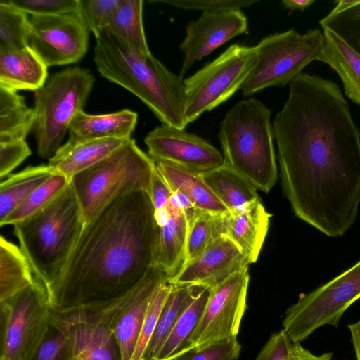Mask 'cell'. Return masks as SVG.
Listing matches in <instances>:
<instances>
[{"instance_id":"52a82bcc","label":"cell","mask_w":360,"mask_h":360,"mask_svg":"<svg viewBox=\"0 0 360 360\" xmlns=\"http://www.w3.org/2000/svg\"><path fill=\"white\" fill-rule=\"evenodd\" d=\"M323 32L311 29L300 34L294 29L270 34L255 46L257 58L241 89L250 96L266 88L283 86L316 61L323 46Z\"/></svg>"},{"instance_id":"8992f818","label":"cell","mask_w":360,"mask_h":360,"mask_svg":"<svg viewBox=\"0 0 360 360\" xmlns=\"http://www.w3.org/2000/svg\"><path fill=\"white\" fill-rule=\"evenodd\" d=\"M94 82L89 70L70 67L53 74L35 92L32 131L39 156L50 158L61 146L73 118L83 110Z\"/></svg>"},{"instance_id":"bcb514c9","label":"cell","mask_w":360,"mask_h":360,"mask_svg":"<svg viewBox=\"0 0 360 360\" xmlns=\"http://www.w3.org/2000/svg\"><path fill=\"white\" fill-rule=\"evenodd\" d=\"M314 2V0H283L281 4L287 9L303 11Z\"/></svg>"},{"instance_id":"d590c367","label":"cell","mask_w":360,"mask_h":360,"mask_svg":"<svg viewBox=\"0 0 360 360\" xmlns=\"http://www.w3.org/2000/svg\"><path fill=\"white\" fill-rule=\"evenodd\" d=\"M32 360H72L65 325L51 307L47 333Z\"/></svg>"},{"instance_id":"5b68a950","label":"cell","mask_w":360,"mask_h":360,"mask_svg":"<svg viewBox=\"0 0 360 360\" xmlns=\"http://www.w3.org/2000/svg\"><path fill=\"white\" fill-rule=\"evenodd\" d=\"M156 165L131 138L103 159L70 178L85 224L115 199L137 191L150 193Z\"/></svg>"},{"instance_id":"3957f363","label":"cell","mask_w":360,"mask_h":360,"mask_svg":"<svg viewBox=\"0 0 360 360\" xmlns=\"http://www.w3.org/2000/svg\"><path fill=\"white\" fill-rule=\"evenodd\" d=\"M84 225L70 181L44 207L13 225L34 276L47 290L60 276Z\"/></svg>"},{"instance_id":"44dd1931","label":"cell","mask_w":360,"mask_h":360,"mask_svg":"<svg viewBox=\"0 0 360 360\" xmlns=\"http://www.w3.org/2000/svg\"><path fill=\"white\" fill-rule=\"evenodd\" d=\"M47 68L29 47L0 51V86L36 92L48 79Z\"/></svg>"},{"instance_id":"8fae6325","label":"cell","mask_w":360,"mask_h":360,"mask_svg":"<svg viewBox=\"0 0 360 360\" xmlns=\"http://www.w3.org/2000/svg\"><path fill=\"white\" fill-rule=\"evenodd\" d=\"M136 288L122 299L103 306L61 310L51 307L65 325L72 360H122L113 326Z\"/></svg>"},{"instance_id":"4316f807","label":"cell","mask_w":360,"mask_h":360,"mask_svg":"<svg viewBox=\"0 0 360 360\" xmlns=\"http://www.w3.org/2000/svg\"><path fill=\"white\" fill-rule=\"evenodd\" d=\"M30 264L20 249L0 238V302L14 296L34 281Z\"/></svg>"},{"instance_id":"d4e9b609","label":"cell","mask_w":360,"mask_h":360,"mask_svg":"<svg viewBox=\"0 0 360 360\" xmlns=\"http://www.w3.org/2000/svg\"><path fill=\"white\" fill-rule=\"evenodd\" d=\"M210 293V288H199L153 360H174L188 351L191 340L202 318Z\"/></svg>"},{"instance_id":"277c9868","label":"cell","mask_w":360,"mask_h":360,"mask_svg":"<svg viewBox=\"0 0 360 360\" xmlns=\"http://www.w3.org/2000/svg\"><path fill=\"white\" fill-rule=\"evenodd\" d=\"M271 114L255 98L240 101L226 112L218 133L224 164L264 193L278 178Z\"/></svg>"},{"instance_id":"e575fe53","label":"cell","mask_w":360,"mask_h":360,"mask_svg":"<svg viewBox=\"0 0 360 360\" xmlns=\"http://www.w3.org/2000/svg\"><path fill=\"white\" fill-rule=\"evenodd\" d=\"M219 237L218 215L198 210L188 224L185 264L200 255Z\"/></svg>"},{"instance_id":"d6a6232c","label":"cell","mask_w":360,"mask_h":360,"mask_svg":"<svg viewBox=\"0 0 360 360\" xmlns=\"http://www.w3.org/2000/svg\"><path fill=\"white\" fill-rule=\"evenodd\" d=\"M29 15L11 1H0V51L28 47Z\"/></svg>"},{"instance_id":"e0dca14e","label":"cell","mask_w":360,"mask_h":360,"mask_svg":"<svg viewBox=\"0 0 360 360\" xmlns=\"http://www.w3.org/2000/svg\"><path fill=\"white\" fill-rule=\"evenodd\" d=\"M155 264L160 266L170 279L185 264L188 231V219L174 193L167 207L155 210Z\"/></svg>"},{"instance_id":"83f0119b","label":"cell","mask_w":360,"mask_h":360,"mask_svg":"<svg viewBox=\"0 0 360 360\" xmlns=\"http://www.w3.org/2000/svg\"><path fill=\"white\" fill-rule=\"evenodd\" d=\"M54 172L49 165L30 166L2 181L0 185V222Z\"/></svg>"},{"instance_id":"f35d334b","label":"cell","mask_w":360,"mask_h":360,"mask_svg":"<svg viewBox=\"0 0 360 360\" xmlns=\"http://www.w3.org/2000/svg\"><path fill=\"white\" fill-rule=\"evenodd\" d=\"M240 351L241 345L236 337H231L193 348L174 360H237Z\"/></svg>"},{"instance_id":"4fadbf2b","label":"cell","mask_w":360,"mask_h":360,"mask_svg":"<svg viewBox=\"0 0 360 360\" xmlns=\"http://www.w3.org/2000/svg\"><path fill=\"white\" fill-rule=\"evenodd\" d=\"M28 47L47 67L77 63L86 54L89 31L79 13L29 15Z\"/></svg>"},{"instance_id":"484cf974","label":"cell","mask_w":360,"mask_h":360,"mask_svg":"<svg viewBox=\"0 0 360 360\" xmlns=\"http://www.w3.org/2000/svg\"><path fill=\"white\" fill-rule=\"evenodd\" d=\"M200 175L229 212L260 199L253 185L224 164Z\"/></svg>"},{"instance_id":"603a6c76","label":"cell","mask_w":360,"mask_h":360,"mask_svg":"<svg viewBox=\"0 0 360 360\" xmlns=\"http://www.w3.org/2000/svg\"><path fill=\"white\" fill-rule=\"evenodd\" d=\"M127 140L107 138L77 143L66 142L49 158L48 165L56 172L70 179L105 158Z\"/></svg>"},{"instance_id":"60d3db41","label":"cell","mask_w":360,"mask_h":360,"mask_svg":"<svg viewBox=\"0 0 360 360\" xmlns=\"http://www.w3.org/2000/svg\"><path fill=\"white\" fill-rule=\"evenodd\" d=\"M169 4L186 10L216 11L222 10H240L255 4V0H165L151 1Z\"/></svg>"},{"instance_id":"74e56055","label":"cell","mask_w":360,"mask_h":360,"mask_svg":"<svg viewBox=\"0 0 360 360\" xmlns=\"http://www.w3.org/2000/svg\"><path fill=\"white\" fill-rule=\"evenodd\" d=\"M120 0H80L79 15L94 37L108 26Z\"/></svg>"},{"instance_id":"d6986e66","label":"cell","mask_w":360,"mask_h":360,"mask_svg":"<svg viewBox=\"0 0 360 360\" xmlns=\"http://www.w3.org/2000/svg\"><path fill=\"white\" fill-rule=\"evenodd\" d=\"M271 217L259 199L243 210L218 215L220 236L230 239L249 264L255 263L267 235Z\"/></svg>"},{"instance_id":"ba28073f","label":"cell","mask_w":360,"mask_h":360,"mask_svg":"<svg viewBox=\"0 0 360 360\" xmlns=\"http://www.w3.org/2000/svg\"><path fill=\"white\" fill-rule=\"evenodd\" d=\"M51 307L47 289L36 277L0 302V360H32L47 333Z\"/></svg>"},{"instance_id":"ffe728a7","label":"cell","mask_w":360,"mask_h":360,"mask_svg":"<svg viewBox=\"0 0 360 360\" xmlns=\"http://www.w3.org/2000/svg\"><path fill=\"white\" fill-rule=\"evenodd\" d=\"M138 115L129 109L104 115H90L82 110L73 118L67 142L77 143L100 139H131Z\"/></svg>"},{"instance_id":"8d00e7d4","label":"cell","mask_w":360,"mask_h":360,"mask_svg":"<svg viewBox=\"0 0 360 360\" xmlns=\"http://www.w3.org/2000/svg\"><path fill=\"white\" fill-rule=\"evenodd\" d=\"M170 289L171 285L168 282H165L154 293L145 316L131 360H143Z\"/></svg>"},{"instance_id":"9c48e42d","label":"cell","mask_w":360,"mask_h":360,"mask_svg":"<svg viewBox=\"0 0 360 360\" xmlns=\"http://www.w3.org/2000/svg\"><path fill=\"white\" fill-rule=\"evenodd\" d=\"M257 58L255 46L234 44L184 79L188 124L229 99L243 85Z\"/></svg>"},{"instance_id":"f546056e","label":"cell","mask_w":360,"mask_h":360,"mask_svg":"<svg viewBox=\"0 0 360 360\" xmlns=\"http://www.w3.org/2000/svg\"><path fill=\"white\" fill-rule=\"evenodd\" d=\"M35 122L34 108L16 91L0 86V142L25 140Z\"/></svg>"},{"instance_id":"9a60e30c","label":"cell","mask_w":360,"mask_h":360,"mask_svg":"<svg viewBox=\"0 0 360 360\" xmlns=\"http://www.w3.org/2000/svg\"><path fill=\"white\" fill-rule=\"evenodd\" d=\"M248 30V19L241 10L204 11L188 23L179 48L184 60L179 76L183 79L194 63Z\"/></svg>"},{"instance_id":"ac0fdd59","label":"cell","mask_w":360,"mask_h":360,"mask_svg":"<svg viewBox=\"0 0 360 360\" xmlns=\"http://www.w3.org/2000/svg\"><path fill=\"white\" fill-rule=\"evenodd\" d=\"M168 279L160 266H152L115 319L113 330L122 360H131L150 300L157 289Z\"/></svg>"},{"instance_id":"f6af8a7d","label":"cell","mask_w":360,"mask_h":360,"mask_svg":"<svg viewBox=\"0 0 360 360\" xmlns=\"http://www.w3.org/2000/svg\"><path fill=\"white\" fill-rule=\"evenodd\" d=\"M352 336V341L356 354V360H360V320L348 325Z\"/></svg>"},{"instance_id":"4dcf8cb0","label":"cell","mask_w":360,"mask_h":360,"mask_svg":"<svg viewBox=\"0 0 360 360\" xmlns=\"http://www.w3.org/2000/svg\"><path fill=\"white\" fill-rule=\"evenodd\" d=\"M170 285V291L143 360H153L155 357L178 319L200 288L189 285Z\"/></svg>"},{"instance_id":"6da1fadb","label":"cell","mask_w":360,"mask_h":360,"mask_svg":"<svg viewBox=\"0 0 360 360\" xmlns=\"http://www.w3.org/2000/svg\"><path fill=\"white\" fill-rule=\"evenodd\" d=\"M155 209L148 193L109 203L85 224L65 265L48 288L56 309L113 303L134 290L155 264Z\"/></svg>"},{"instance_id":"f1b7e54d","label":"cell","mask_w":360,"mask_h":360,"mask_svg":"<svg viewBox=\"0 0 360 360\" xmlns=\"http://www.w3.org/2000/svg\"><path fill=\"white\" fill-rule=\"evenodd\" d=\"M142 0H120L119 6L105 30L122 44L144 54L149 50L143 24Z\"/></svg>"},{"instance_id":"b9f144b4","label":"cell","mask_w":360,"mask_h":360,"mask_svg":"<svg viewBox=\"0 0 360 360\" xmlns=\"http://www.w3.org/2000/svg\"><path fill=\"white\" fill-rule=\"evenodd\" d=\"M31 153L25 140L0 142V177L9 174Z\"/></svg>"},{"instance_id":"ab89813d","label":"cell","mask_w":360,"mask_h":360,"mask_svg":"<svg viewBox=\"0 0 360 360\" xmlns=\"http://www.w3.org/2000/svg\"><path fill=\"white\" fill-rule=\"evenodd\" d=\"M29 15H56L79 11L80 0H9Z\"/></svg>"},{"instance_id":"cb8c5ba5","label":"cell","mask_w":360,"mask_h":360,"mask_svg":"<svg viewBox=\"0 0 360 360\" xmlns=\"http://www.w3.org/2000/svg\"><path fill=\"white\" fill-rule=\"evenodd\" d=\"M155 163L171 189L184 195L198 210L214 215L229 212L200 174L164 162Z\"/></svg>"},{"instance_id":"7bdbcfd3","label":"cell","mask_w":360,"mask_h":360,"mask_svg":"<svg viewBox=\"0 0 360 360\" xmlns=\"http://www.w3.org/2000/svg\"><path fill=\"white\" fill-rule=\"evenodd\" d=\"M292 343L283 330L274 333L254 360H288Z\"/></svg>"},{"instance_id":"1f68e13d","label":"cell","mask_w":360,"mask_h":360,"mask_svg":"<svg viewBox=\"0 0 360 360\" xmlns=\"http://www.w3.org/2000/svg\"><path fill=\"white\" fill-rule=\"evenodd\" d=\"M360 52V0H340L320 21Z\"/></svg>"},{"instance_id":"30bf717a","label":"cell","mask_w":360,"mask_h":360,"mask_svg":"<svg viewBox=\"0 0 360 360\" xmlns=\"http://www.w3.org/2000/svg\"><path fill=\"white\" fill-rule=\"evenodd\" d=\"M360 298V261L314 290L300 296L285 311L283 330L292 343H300L325 325L337 327Z\"/></svg>"},{"instance_id":"7402d4cb","label":"cell","mask_w":360,"mask_h":360,"mask_svg":"<svg viewBox=\"0 0 360 360\" xmlns=\"http://www.w3.org/2000/svg\"><path fill=\"white\" fill-rule=\"evenodd\" d=\"M323 46L316 61L324 63L340 77L345 95L360 105V52L327 27H323Z\"/></svg>"},{"instance_id":"7a4b0ae2","label":"cell","mask_w":360,"mask_h":360,"mask_svg":"<svg viewBox=\"0 0 360 360\" xmlns=\"http://www.w3.org/2000/svg\"><path fill=\"white\" fill-rule=\"evenodd\" d=\"M95 38L94 60L100 75L140 98L162 124L184 129L188 123L183 79L152 53L122 44L107 30Z\"/></svg>"},{"instance_id":"ee69618b","label":"cell","mask_w":360,"mask_h":360,"mask_svg":"<svg viewBox=\"0 0 360 360\" xmlns=\"http://www.w3.org/2000/svg\"><path fill=\"white\" fill-rule=\"evenodd\" d=\"M173 193L156 167L152 176L149 193L155 210L167 207Z\"/></svg>"},{"instance_id":"2e32d148","label":"cell","mask_w":360,"mask_h":360,"mask_svg":"<svg viewBox=\"0 0 360 360\" xmlns=\"http://www.w3.org/2000/svg\"><path fill=\"white\" fill-rule=\"evenodd\" d=\"M249 264L238 248L228 238L221 236L200 255L186 264L168 283L211 289Z\"/></svg>"},{"instance_id":"7c38bea8","label":"cell","mask_w":360,"mask_h":360,"mask_svg":"<svg viewBox=\"0 0 360 360\" xmlns=\"http://www.w3.org/2000/svg\"><path fill=\"white\" fill-rule=\"evenodd\" d=\"M249 281L248 266L210 289L188 350L237 336L247 309Z\"/></svg>"},{"instance_id":"836d02e7","label":"cell","mask_w":360,"mask_h":360,"mask_svg":"<svg viewBox=\"0 0 360 360\" xmlns=\"http://www.w3.org/2000/svg\"><path fill=\"white\" fill-rule=\"evenodd\" d=\"M70 181V179L67 176L54 172L3 221L0 222V226L14 225L34 214L63 190Z\"/></svg>"},{"instance_id":"5bb4252c","label":"cell","mask_w":360,"mask_h":360,"mask_svg":"<svg viewBox=\"0 0 360 360\" xmlns=\"http://www.w3.org/2000/svg\"><path fill=\"white\" fill-rule=\"evenodd\" d=\"M154 162L202 174L224 164V156L202 138L165 124L156 127L144 139Z\"/></svg>"}]
</instances>
